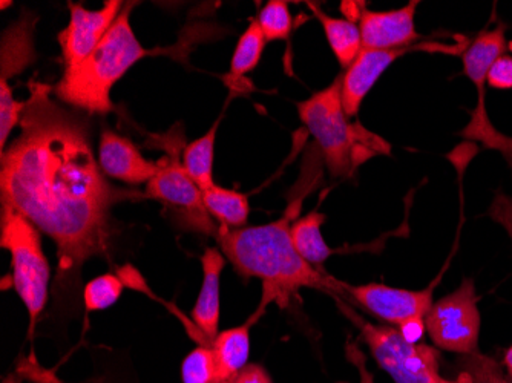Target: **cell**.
Masks as SVG:
<instances>
[{
  "instance_id": "cell-21",
  "label": "cell",
  "mask_w": 512,
  "mask_h": 383,
  "mask_svg": "<svg viewBox=\"0 0 512 383\" xmlns=\"http://www.w3.org/2000/svg\"><path fill=\"white\" fill-rule=\"evenodd\" d=\"M218 122L203 137L183 149V166L201 190L212 189L214 183V152Z\"/></svg>"
},
{
  "instance_id": "cell-10",
  "label": "cell",
  "mask_w": 512,
  "mask_h": 383,
  "mask_svg": "<svg viewBox=\"0 0 512 383\" xmlns=\"http://www.w3.org/2000/svg\"><path fill=\"white\" fill-rule=\"evenodd\" d=\"M434 285L425 290H407L384 284L350 285L339 281L338 293L352 298L371 315L394 327L414 318H425L433 305Z\"/></svg>"
},
{
  "instance_id": "cell-18",
  "label": "cell",
  "mask_w": 512,
  "mask_h": 383,
  "mask_svg": "<svg viewBox=\"0 0 512 383\" xmlns=\"http://www.w3.org/2000/svg\"><path fill=\"white\" fill-rule=\"evenodd\" d=\"M33 19L23 17L2 36V80L22 73L34 62Z\"/></svg>"
},
{
  "instance_id": "cell-34",
  "label": "cell",
  "mask_w": 512,
  "mask_h": 383,
  "mask_svg": "<svg viewBox=\"0 0 512 383\" xmlns=\"http://www.w3.org/2000/svg\"><path fill=\"white\" fill-rule=\"evenodd\" d=\"M215 383H220V382H215Z\"/></svg>"
},
{
  "instance_id": "cell-1",
  "label": "cell",
  "mask_w": 512,
  "mask_h": 383,
  "mask_svg": "<svg viewBox=\"0 0 512 383\" xmlns=\"http://www.w3.org/2000/svg\"><path fill=\"white\" fill-rule=\"evenodd\" d=\"M31 82L20 134L0 161V201L50 236L57 247V289L76 293L80 269L111 250V209L131 197L108 183L92 154L88 125Z\"/></svg>"
},
{
  "instance_id": "cell-29",
  "label": "cell",
  "mask_w": 512,
  "mask_h": 383,
  "mask_svg": "<svg viewBox=\"0 0 512 383\" xmlns=\"http://www.w3.org/2000/svg\"><path fill=\"white\" fill-rule=\"evenodd\" d=\"M229 383H273V380L263 365L247 364Z\"/></svg>"
},
{
  "instance_id": "cell-26",
  "label": "cell",
  "mask_w": 512,
  "mask_h": 383,
  "mask_svg": "<svg viewBox=\"0 0 512 383\" xmlns=\"http://www.w3.org/2000/svg\"><path fill=\"white\" fill-rule=\"evenodd\" d=\"M261 30L267 42L287 40L292 33V14L284 0H270L258 16Z\"/></svg>"
},
{
  "instance_id": "cell-28",
  "label": "cell",
  "mask_w": 512,
  "mask_h": 383,
  "mask_svg": "<svg viewBox=\"0 0 512 383\" xmlns=\"http://www.w3.org/2000/svg\"><path fill=\"white\" fill-rule=\"evenodd\" d=\"M486 85L500 91L512 89V56L503 54L491 65L486 77Z\"/></svg>"
},
{
  "instance_id": "cell-31",
  "label": "cell",
  "mask_w": 512,
  "mask_h": 383,
  "mask_svg": "<svg viewBox=\"0 0 512 383\" xmlns=\"http://www.w3.org/2000/svg\"><path fill=\"white\" fill-rule=\"evenodd\" d=\"M348 359L358 368L359 377H361V382L359 383H375V379H373V374L367 370V365H365L364 354L355 347V345H348L347 348Z\"/></svg>"
},
{
  "instance_id": "cell-2",
  "label": "cell",
  "mask_w": 512,
  "mask_h": 383,
  "mask_svg": "<svg viewBox=\"0 0 512 383\" xmlns=\"http://www.w3.org/2000/svg\"><path fill=\"white\" fill-rule=\"evenodd\" d=\"M298 204L292 203L284 217L263 226L224 229L218 226L217 238L221 252L244 278L263 282V301L252 316L260 318L266 305L275 302L287 307L301 289L338 293L339 281L329 273L315 269L299 255L293 244L292 227Z\"/></svg>"
},
{
  "instance_id": "cell-4",
  "label": "cell",
  "mask_w": 512,
  "mask_h": 383,
  "mask_svg": "<svg viewBox=\"0 0 512 383\" xmlns=\"http://www.w3.org/2000/svg\"><path fill=\"white\" fill-rule=\"evenodd\" d=\"M342 76L332 85L298 103L301 122L318 143L332 177H347L359 164L376 155H388L391 146L384 138L350 123L341 99Z\"/></svg>"
},
{
  "instance_id": "cell-13",
  "label": "cell",
  "mask_w": 512,
  "mask_h": 383,
  "mask_svg": "<svg viewBox=\"0 0 512 383\" xmlns=\"http://www.w3.org/2000/svg\"><path fill=\"white\" fill-rule=\"evenodd\" d=\"M414 50H417V46L401 48V50H364L362 48L352 66L342 74L341 99L345 114L350 118L358 115L368 92L381 79L388 66L396 62L399 57Z\"/></svg>"
},
{
  "instance_id": "cell-15",
  "label": "cell",
  "mask_w": 512,
  "mask_h": 383,
  "mask_svg": "<svg viewBox=\"0 0 512 383\" xmlns=\"http://www.w3.org/2000/svg\"><path fill=\"white\" fill-rule=\"evenodd\" d=\"M203 284L197 304L192 308V321L206 344H211L217 334L221 315V275L226 267V256L215 247H207L201 258Z\"/></svg>"
},
{
  "instance_id": "cell-23",
  "label": "cell",
  "mask_w": 512,
  "mask_h": 383,
  "mask_svg": "<svg viewBox=\"0 0 512 383\" xmlns=\"http://www.w3.org/2000/svg\"><path fill=\"white\" fill-rule=\"evenodd\" d=\"M459 380L463 383H512L499 362L485 354L474 353L460 359Z\"/></svg>"
},
{
  "instance_id": "cell-6",
  "label": "cell",
  "mask_w": 512,
  "mask_h": 383,
  "mask_svg": "<svg viewBox=\"0 0 512 383\" xmlns=\"http://www.w3.org/2000/svg\"><path fill=\"white\" fill-rule=\"evenodd\" d=\"M338 301L339 310L347 316L361 333L362 341L370 348L379 367L396 383H462L440 376L439 351L430 345L411 344L402 336L399 328L391 325H375Z\"/></svg>"
},
{
  "instance_id": "cell-22",
  "label": "cell",
  "mask_w": 512,
  "mask_h": 383,
  "mask_svg": "<svg viewBox=\"0 0 512 383\" xmlns=\"http://www.w3.org/2000/svg\"><path fill=\"white\" fill-rule=\"evenodd\" d=\"M266 43L267 40L258 19L252 20L249 28L244 31L243 36L238 40L234 57L230 62V76H232V79H240L258 66L264 48H266Z\"/></svg>"
},
{
  "instance_id": "cell-19",
  "label": "cell",
  "mask_w": 512,
  "mask_h": 383,
  "mask_svg": "<svg viewBox=\"0 0 512 383\" xmlns=\"http://www.w3.org/2000/svg\"><path fill=\"white\" fill-rule=\"evenodd\" d=\"M325 220L327 218H325L324 213L313 210V212L307 213L306 217L293 221L292 227H290L293 244H295V249L298 250L299 255L321 272H324L322 270L324 262L333 253V250L325 243L321 232Z\"/></svg>"
},
{
  "instance_id": "cell-12",
  "label": "cell",
  "mask_w": 512,
  "mask_h": 383,
  "mask_svg": "<svg viewBox=\"0 0 512 383\" xmlns=\"http://www.w3.org/2000/svg\"><path fill=\"white\" fill-rule=\"evenodd\" d=\"M419 2L391 11H370L362 8L359 16L364 50H401L411 48L419 40L416 31V10Z\"/></svg>"
},
{
  "instance_id": "cell-3",
  "label": "cell",
  "mask_w": 512,
  "mask_h": 383,
  "mask_svg": "<svg viewBox=\"0 0 512 383\" xmlns=\"http://www.w3.org/2000/svg\"><path fill=\"white\" fill-rule=\"evenodd\" d=\"M132 4L125 5L94 53L76 68L65 69L54 88L60 102L89 115H105L114 109L111 91L129 69L148 57L129 23Z\"/></svg>"
},
{
  "instance_id": "cell-5",
  "label": "cell",
  "mask_w": 512,
  "mask_h": 383,
  "mask_svg": "<svg viewBox=\"0 0 512 383\" xmlns=\"http://www.w3.org/2000/svg\"><path fill=\"white\" fill-rule=\"evenodd\" d=\"M0 246L7 249L13 264V287L30 315V334L45 308L50 290V262L42 249L40 230L8 206L0 215Z\"/></svg>"
},
{
  "instance_id": "cell-32",
  "label": "cell",
  "mask_w": 512,
  "mask_h": 383,
  "mask_svg": "<svg viewBox=\"0 0 512 383\" xmlns=\"http://www.w3.org/2000/svg\"><path fill=\"white\" fill-rule=\"evenodd\" d=\"M503 364L506 367V373L512 379V345L506 350L505 359H503Z\"/></svg>"
},
{
  "instance_id": "cell-25",
  "label": "cell",
  "mask_w": 512,
  "mask_h": 383,
  "mask_svg": "<svg viewBox=\"0 0 512 383\" xmlns=\"http://www.w3.org/2000/svg\"><path fill=\"white\" fill-rule=\"evenodd\" d=\"M181 380L183 383H215L217 367L211 345H198L181 364Z\"/></svg>"
},
{
  "instance_id": "cell-30",
  "label": "cell",
  "mask_w": 512,
  "mask_h": 383,
  "mask_svg": "<svg viewBox=\"0 0 512 383\" xmlns=\"http://www.w3.org/2000/svg\"><path fill=\"white\" fill-rule=\"evenodd\" d=\"M396 328H399L402 336H404L408 342H411V344H419L425 331H427L425 330V318L410 319V321L402 324L401 327Z\"/></svg>"
},
{
  "instance_id": "cell-7",
  "label": "cell",
  "mask_w": 512,
  "mask_h": 383,
  "mask_svg": "<svg viewBox=\"0 0 512 383\" xmlns=\"http://www.w3.org/2000/svg\"><path fill=\"white\" fill-rule=\"evenodd\" d=\"M168 135L169 140H163L168 155L158 161L157 175L146 184L145 197L168 206L183 229L215 236L218 226L204 207L203 190L189 177L183 163H180L183 138L180 140L178 135L174 140V129Z\"/></svg>"
},
{
  "instance_id": "cell-11",
  "label": "cell",
  "mask_w": 512,
  "mask_h": 383,
  "mask_svg": "<svg viewBox=\"0 0 512 383\" xmlns=\"http://www.w3.org/2000/svg\"><path fill=\"white\" fill-rule=\"evenodd\" d=\"M123 7L125 5L120 0H109L102 10L96 11L86 10L76 4L69 5L71 17L68 27L59 34L65 69L76 68L94 53L112 23L122 13Z\"/></svg>"
},
{
  "instance_id": "cell-16",
  "label": "cell",
  "mask_w": 512,
  "mask_h": 383,
  "mask_svg": "<svg viewBox=\"0 0 512 383\" xmlns=\"http://www.w3.org/2000/svg\"><path fill=\"white\" fill-rule=\"evenodd\" d=\"M253 319L240 327L220 331L211 342L218 382H230L247 365L250 356V327Z\"/></svg>"
},
{
  "instance_id": "cell-24",
  "label": "cell",
  "mask_w": 512,
  "mask_h": 383,
  "mask_svg": "<svg viewBox=\"0 0 512 383\" xmlns=\"http://www.w3.org/2000/svg\"><path fill=\"white\" fill-rule=\"evenodd\" d=\"M123 282L117 276L106 275L92 279L83 290V302L88 311H102L119 301L123 293Z\"/></svg>"
},
{
  "instance_id": "cell-33",
  "label": "cell",
  "mask_w": 512,
  "mask_h": 383,
  "mask_svg": "<svg viewBox=\"0 0 512 383\" xmlns=\"http://www.w3.org/2000/svg\"><path fill=\"white\" fill-rule=\"evenodd\" d=\"M508 50L512 53V40L511 42H508Z\"/></svg>"
},
{
  "instance_id": "cell-9",
  "label": "cell",
  "mask_w": 512,
  "mask_h": 383,
  "mask_svg": "<svg viewBox=\"0 0 512 383\" xmlns=\"http://www.w3.org/2000/svg\"><path fill=\"white\" fill-rule=\"evenodd\" d=\"M505 33L506 27L503 23H499L491 30L480 31L462 54L463 71L479 92V105L471 112L470 125L462 132V137L480 141L488 149H496L503 137V134L494 128L486 112L485 86L491 65L508 50Z\"/></svg>"
},
{
  "instance_id": "cell-27",
  "label": "cell",
  "mask_w": 512,
  "mask_h": 383,
  "mask_svg": "<svg viewBox=\"0 0 512 383\" xmlns=\"http://www.w3.org/2000/svg\"><path fill=\"white\" fill-rule=\"evenodd\" d=\"M23 109H25V103L14 99L13 89L8 86L7 80H0V148L2 152L7 149L5 146L11 131L20 125Z\"/></svg>"
},
{
  "instance_id": "cell-17",
  "label": "cell",
  "mask_w": 512,
  "mask_h": 383,
  "mask_svg": "<svg viewBox=\"0 0 512 383\" xmlns=\"http://www.w3.org/2000/svg\"><path fill=\"white\" fill-rule=\"evenodd\" d=\"M309 8L318 17L324 28L325 37L329 40L330 48L335 54L336 60L342 68L348 69L355 62L356 57L362 51V37L359 25L348 19H338V17L325 14L318 5L309 2Z\"/></svg>"
},
{
  "instance_id": "cell-8",
  "label": "cell",
  "mask_w": 512,
  "mask_h": 383,
  "mask_svg": "<svg viewBox=\"0 0 512 383\" xmlns=\"http://www.w3.org/2000/svg\"><path fill=\"white\" fill-rule=\"evenodd\" d=\"M476 287L465 278L456 292L433 302L425 316V330L440 350L467 356L479 353L480 311Z\"/></svg>"
},
{
  "instance_id": "cell-20",
  "label": "cell",
  "mask_w": 512,
  "mask_h": 383,
  "mask_svg": "<svg viewBox=\"0 0 512 383\" xmlns=\"http://www.w3.org/2000/svg\"><path fill=\"white\" fill-rule=\"evenodd\" d=\"M203 203L209 215L218 221V226L224 229L247 226L250 213L247 195L215 184L212 189L204 190Z\"/></svg>"
},
{
  "instance_id": "cell-14",
  "label": "cell",
  "mask_w": 512,
  "mask_h": 383,
  "mask_svg": "<svg viewBox=\"0 0 512 383\" xmlns=\"http://www.w3.org/2000/svg\"><path fill=\"white\" fill-rule=\"evenodd\" d=\"M99 164L103 174L128 184H148L158 172V163L143 157L132 141L111 129L100 135Z\"/></svg>"
}]
</instances>
